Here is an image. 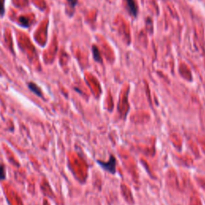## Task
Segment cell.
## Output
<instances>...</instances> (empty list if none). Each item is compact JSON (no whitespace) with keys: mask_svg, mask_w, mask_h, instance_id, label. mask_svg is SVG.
<instances>
[{"mask_svg":"<svg viewBox=\"0 0 205 205\" xmlns=\"http://www.w3.org/2000/svg\"><path fill=\"white\" fill-rule=\"evenodd\" d=\"M97 163L99 166H101L102 168L104 169L107 172H110L111 174H115L116 173V160L113 155H111L110 158V160L107 163L102 162L100 160H97Z\"/></svg>","mask_w":205,"mask_h":205,"instance_id":"obj_1","label":"cell"},{"mask_svg":"<svg viewBox=\"0 0 205 205\" xmlns=\"http://www.w3.org/2000/svg\"><path fill=\"white\" fill-rule=\"evenodd\" d=\"M126 2H127V6H128L129 13L136 17L137 15V7H136V2L134 0H126Z\"/></svg>","mask_w":205,"mask_h":205,"instance_id":"obj_2","label":"cell"},{"mask_svg":"<svg viewBox=\"0 0 205 205\" xmlns=\"http://www.w3.org/2000/svg\"><path fill=\"white\" fill-rule=\"evenodd\" d=\"M28 88H29L32 92L35 93V95H38V96L43 97V94H42V91H41L40 88H39L35 83L31 82V83H28Z\"/></svg>","mask_w":205,"mask_h":205,"instance_id":"obj_3","label":"cell"},{"mask_svg":"<svg viewBox=\"0 0 205 205\" xmlns=\"http://www.w3.org/2000/svg\"><path fill=\"white\" fill-rule=\"evenodd\" d=\"M92 53H93V57H94V59L96 61V62H102V58H101V55L99 52V49L96 46H92Z\"/></svg>","mask_w":205,"mask_h":205,"instance_id":"obj_4","label":"cell"},{"mask_svg":"<svg viewBox=\"0 0 205 205\" xmlns=\"http://www.w3.org/2000/svg\"><path fill=\"white\" fill-rule=\"evenodd\" d=\"M19 22L20 23L23 27H29L30 25V21L26 17H23V16H21V17L19 18Z\"/></svg>","mask_w":205,"mask_h":205,"instance_id":"obj_5","label":"cell"},{"mask_svg":"<svg viewBox=\"0 0 205 205\" xmlns=\"http://www.w3.org/2000/svg\"><path fill=\"white\" fill-rule=\"evenodd\" d=\"M6 179V171L3 165L0 164V180H4Z\"/></svg>","mask_w":205,"mask_h":205,"instance_id":"obj_6","label":"cell"},{"mask_svg":"<svg viewBox=\"0 0 205 205\" xmlns=\"http://www.w3.org/2000/svg\"><path fill=\"white\" fill-rule=\"evenodd\" d=\"M5 12L4 8V0H0V15H3Z\"/></svg>","mask_w":205,"mask_h":205,"instance_id":"obj_7","label":"cell"},{"mask_svg":"<svg viewBox=\"0 0 205 205\" xmlns=\"http://www.w3.org/2000/svg\"><path fill=\"white\" fill-rule=\"evenodd\" d=\"M67 1H68V4L70 5V7L72 8L75 7L78 2V0H67Z\"/></svg>","mask_w":205,"mask_h":205,"instance_id":"obj_8","label":"cell"}]
</instances>
